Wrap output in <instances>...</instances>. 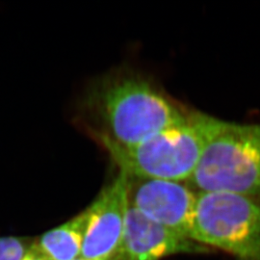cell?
<instances>
[{
	"label": "cell",
	"mask_w": 260,
	"mask_h": 260,
	"mask_svg": "<svg viewBox=\"0 0 260 260\" xmlns=\"http://www.w3.org/2000/svg\"><path fill=\"white\" fill-rule=\"evenodd\" d=\"M78 120L94 141L137 145L187 121L186 109L149 77L118 70L92 81L78 102Z\"/></svg>",
	"instance_id": "cell-1"
},
{
	"label": "cell",
	"mask_w": 260,
	"mask_h": 260,
	"mask_svg": "<svg viewBox=\"0 0 260 260\" xmlns=\"http://www.w3.org/2000/svg\"><path fill=\"white\" fill-rule=\"evenodd\" d=\"M213 121L214 117L193 111L184 122L131 147L105 140L95 142L128 177L188 182L199 165Z\"/></svg>",
	"instance_id": "cell-2"
},
{
	"label": "cell",
	"mask_w": 260,
	"mask_h": 260,
	"mask_svg": "<svg viewBox=\"0 0 260 260\" xmlns=\"http://www.w3.org/2000/svg\"><path fill=\"white\" fill-rule=\"evenodd\" d=\"M187 184L197 192L260 199V123L214 118L199 165Z\"/></svg>",
	"instance_id": "cell-3"
},
{
	"label": "cell",
	"mask_w": 260,
	"mask_h": 260,
	"mask_svg": "<svg viewBox=\"0 0 260 260\" xmlns=\"http://www.w3.org/2000/svg\"><path fill=\"white\" fill-rule=\"evenodd\" d=\"M197 193L191 239L239 260H260V199L226 192Z\"/></svg>",
	"instance_id": "cell-4"
},
{
	"label": "cell",
	"mask_w": 260,
	"mask_h": 260,
	"mask_svg": "<svg viewBox=\"0 0 260 260\" xmlns=\"http://www.w3.org/2000/svg\"><path fill=\"white\" fill-rule=\"evenodd\" d=\"M184 183L127 177L128 204L153 222L191 239L198 193Z\"/></svg>",
	"instance_id": "cell-5"
},
{
	"label": "cell",
	"mask_w": 260,
	"mask_h": 260,
	"mask_svg": "<svg viewBox=\"0 0 260 260\" xmlns=\"http://www.w3.org/2000/svg\"><path fill=\"white\" fill-rule=\"evenodd\" d=\"M127 206V177L119 171L86 208L88 223L80 257L111 259L121 243Z\"/></svg>",
	"instance_id": "cell-6"
},
{
	"label": "cell",
	"mask_w": 260,
	"mask_h": 260,
	"mask_svg": "<svg viewBox=\"0 0 260 260\" xmlns=\"http://www.w3.org/2000/svg\"><path fill=\"white\" fill-rule=\"evenodd\" d=\"M209 251L206 246L153 222L128 204L121 243L110 260H160Z\"/></svg>",
	"instance_id": "cell-7"
},
{
	"label": "cell",
	"mask_w": 260,
	"mask_h": 260,
	"mask_svg": "<svg viewBox=\"0 0 260 260\" xmlns=\"http://www.w3.org/2000/svg\"><path fill=\"white\" fill-rule=\"evenodd\" d=\"M88 223L83 210L68 222L33 240L32 247L47 260H75L81 255Z\"/></svg>",
	"instance_id": "cell-8"
},
{
	"label": "cell",
	"mask_w": 260,
	"mask_h": 260,
	"mask_svg": "<svg viewBox=\"0 0 260 260\" xmlns=\"http://www.w3.org/2000/svg\"><path fill=\"white\" fill-rule=\"evenodd\" d=\"M33 241L22 237H0V260H23Z\"/></svg>",
	"instance_id": "cell-9"
},
{
	"label": "cell",
	"mask_w": 260,
	"mask_h": 260,
	"mask_svg": "<svg viewBox=\"0 0 260 260\" xmlns=\"http://www.w3.org/2000/svg\"><path fill=\"white\" fill-rule=\"evenodd\" d=\"M23 260H47L45 257H43L39 252H38L33 247H31L30 251H28L26 256L23 258Z\"/></svg>",
	"instance_id": "cell-10"
},
{
	"label": "cell",
	"mask_w": 260,
	"mask_h": 260,
	"mask_svg": "<svg viewBox=\"0 0 260 260\" xmlns=\"http://www.w3.org/2000/svg\"><path fill=\"white\" fill-rule=\"evenodd\" d=\"M75 260H91V259H86V258H83V257H78V258H76Z\"/></svg>",
	"instance_id": "cell-11"
}]
</instances>
